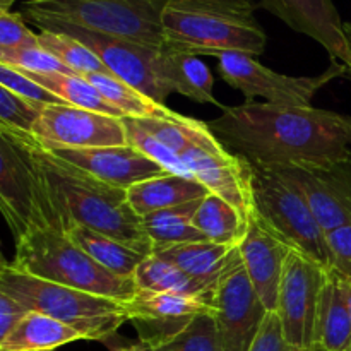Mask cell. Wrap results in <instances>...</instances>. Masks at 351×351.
Wrapping results in <instances>:
<instances>
[{
	"label": "cell",
	"mask_w": 351,
	"mask_h": 351,
	"mask_svg": "<svg viewBox=\"0 0 351 351\" xmlns=\"http://www.w3.org/2000/svg\"><path fill=\"white\" fill-rule=\"evenodd\" d=\"M10 266L41 280L120 302H130L139 293L134 278L103 267L57 230H38L17 240Z\"/></svg>",
	"instance_id": "cell-5"
},
{
	"label": "cell",
	"mask_w": 351,
	"mask_h": 351,
	"mask_svg": "<svg viewBox=\"0 0 351 351\" xmlns=\"http://www.w3.org/2000/svg\"><path fill=\"white\" fill-rule=\"evenodd\" d=\"M156 74L168 93H178L197 103L218 105L215 98V77L211 71L195 55L180 53L163 48L156 62Z\"/></svg>",
	"instance_id": "cell-20"
},
{
	"label": "cell",
	"mask_w": 351,
	"mask_h": 351,
	"mask_svg": "<svg viewBox=\"0 0 351 351\" xmlns=\"http://www.w3.org/2000/svg\"><path fill=\"white\" fill-rule=\"evenodd\" d=\"M29 312V308L24 307L9 293L0 291V339L5 338Z\"/></svg>",
	"instance_id": "cell-39"
},
{
	"label": "cell",
	"mask_w": 351,
	"mask_h": 351,
	"mask_svg": "<svg viewBox=\"0 0 351 351\" xmlns=\"http://www.w3.org/2000/svg\"><path fill=\"white\" fill-rule=\"evenodd\" d=\"M331 269L351 280V225L328 233Z\"/></svg>",
	"instance_id": "cell-38"
},
{
	"label": "cell",
	"mask_w": 351,
	"mask_h": 351,
	"mask_svg": "<svg viewBox=\"0 0 351 351\" xmlns=\"http://www.w3.org/2000/svg\"><path fill=\"white\" fill-rule=\"evenodd\" d=\"M0 65H9L31 74H74L41 45L16 50H0Z\"/></svg>",
	"instance_id": "cell-33"
},
{
	"label": "cell",
	"mask_w": 351,
	"mask_h": 351,
	"mask_svg": "<svg viewBox=\"0 0 351 351\" xmlns=\"http://www.w3.org/2000/svg\"><path fill=\"white\" fill-rule=\"evenodd\" d=\"M0 291L9 293L31 312L50 315L71 326L91 341H106L123 322H129L127 302L21 273L5 261H2L0 267Z\"/></svg>",
	"instance_id": "cell-6"
},
{
	"label": "cell",
	"mask_w": 351,
	"mask_h": 351,
	"mask_svg": "<svg viewBox=\"0 0 351 351\" xmlns=\"http://www.w3.org/2000/svg\"><path fill=\"white\" fill-rule=\"evenodd\" d=\"M314 350L351 351V315L339 274L328 269L317 319L314 328Z\"/></svg>",
	"instance_id": "cell-21"
},
{
	"label": "cell",
	"mask_w": 351,
	"mask_h": 351,
	"mask_svg": "<svg viewBox=\"0 0 351 351\" xmlns=\"http://www.w3.org/2000/svg\"><path fill=\"white\" fill-rule=\"evenodd\" d=\"M211 305L223 351H249L269 311L254 290L240 252L213 288Z\"/></svg>",
	"instance_id": "cell-12"
},
{
	"label": "cell",
	"mask_w": 351,
	"mask_h": 351,
	"mask_svg": "<svg viewBox=\"0 0 351 351\" xmlns=\"http://www.w3.org/2000/svg\"><path fill=\"white\" fill-rule=\"evenodd\" d=\"M65 235L96 263L120 276L134 278L137 266L147 257L146 254L88 226L74 225Z\"/></svg>",
	"instance_id": "cell-26"
},
{
	"label": "cell",
	"mask_w": 351,
	"mask_h": 351,
	"mask_svg": "<svg viewBox=\"0 0 351 351\" xmlns=\"http://www.w3.org/2000/svg\"><path fill=\"white\" fill-rule=\"evenodd\" d=\"M173 153L187 177L201 182L211 194L228 201L247 221L252 204V168L223 146L206 122L182 115Z\"/></svg>",
	"instance_id": "cell-8"
},
{
	"label": "cell",
	"mask_w": 351,
	"mask_h": 351,
	"mask_svg": "<svg viewBox=\"0 0 351 351\" xmlns=\"http://www.w3.org/2000/svg\"><path fill=\"white\" fill-rule=\"evenodd\" d=\"M195 228L216 243H240L245 232V219L239 211L216 194H208L192 219Z\"/></svg>",
	"instance_id": "cell-29"
},
{
	"label": "cell",
	"mask_w": 351,
	"mask_h": 351,
	"mask_svg": "<svg viewBox=\"0 0 351 351\" xmlns=\"http://www.w3.org/2000/svg\"><path fill=\"white\" fill-rule=\"evenodd\" d=\"M36 45H40L38 34L26 26L23 14L12 10L0 12V50H16Z\"/></svg>",
	"instance_id": "cell-36"
},
{
	"label": "cell",
	"mask_w": 351,
	"mask_h": 351,
	"mask_svg": "<svg viewBox=\"0 0 351 351\" xmlns=\"http://www.w3.org/2000/svg\"><path fill=\"white\" fill-rule=\"evenodd\" d=\"M127 319L146 348L161 345L184 331L197 315L213 312L211 298L178 293H139L125 304Z\"/></svg>",
	"instance_id": "cell-16"
},
{
	"label": "cell",
	"mask_w": 351,
	"mask_h": 351,
	"mask_svg": "<svg viewBox=\"0 0 351 351\" xmlns=\"http://www.w3.org/2000/svg\"><path fill=\"white\" fill-rule=\"evenodd\" d=\"M99 93L103 98L115 106L123 117L129 119H171L177 112L168 108L167 105L154 101L153 98L141 93L139 89L132 88L127 82L120 81L110 72H95V74L84 75Z\"/></svg>",
	"instance_id": "cell-27"
},
{
	"label": "cell",
	"mask_w": 351,
	"mask_h": 351,
	"mask_svg": "<svg viewBox=\"0 0 351 351\" xmlns=\"http://www.w3.org/2000/svg\"><path fill=\"white\" fill-rule=\"evenodd\" d=\"M33 151L47 178L51 197L67 223V232L74 225L88 226L146 256L153 254V243L144 232L143 218L129 204L127 189L106 184L69 161L60 160L38 137Z\"/></svg>",
	"instance_id": "cell-2"
},
{
	"label": "cell",
	"mask_w": 351,
	"mask_h": 351,
	"mask_svg": "<svg viewBox=\"0 0 351 351\" xmlns=\"http://www.w3.org/2000/svg\"><path fill=\"white\" fill-rule=\"evenodd\" d=\"M237 252H239V243H216L211 240H201V242L168 247L154 254L177 264L192 280L213 290Z\"/></svg>",
	"instance_id": "cell-22"
},
{
	"label": "cell",
	"mask_w": 351,
	"mask_h": 351,
	"mask_svg": "<svg viewBox=\"0 0 351 351\" xmlns=\"http://www.w3.org/2000/svg\"><path fill=\"white\" fill-rule=\"evenodd\" d=\"M328 269L291 250L285 264L276 314L287 341L300 351L314 350V328Z\"/></svg>",
	"instance_id": "cell-13"
},
{
	"label": "cell",
	"mask_w": 351,
	"mask_h": 351,
	"mask_svg": "<svg viewBox=\"0 0 351 351\" xmlns=\"http://www.w3.org/2000/svg\"><path fill=\"white\" fill-rule=\"evenodd\" d=\"M312 351H319V350H312Z\"/></svg>",
	"instance_id": "cell-45"
},
{
	"label": "cell",
	"mask_w": 351,
	"mask_h": 351,
	"mask_svg": "<svg viewBox=\"0 0 351 351\" xmlns=\"http://www.w3.org/2000/svg\"><path fill=\"white\" fill-rule=\"evenodd\" d=\"M43 146L60 160L69 161L74 167L81 168V170L91 173L93 177L99 178L106 184L115 185V187L130 189L139 182L168 173L161 165H158L156 161L151 160L143 151L130 146V144H127V146L84 147V149L48 146V144H43Z\"/></svg>",
	"instance_id": "cell-18"
},
{
	"label": "cell",
	"mask_w": 351,
	"mask_h": 351,
	"mask_svg": "<svg viewBox=\"0 0 351 351\" xmlns=\"http://www.w3.org/2000/svg\"><path fill=\"white\" fill-rule=\"evenodd\" d=\"M34 26L41 31H55L75 38L86 47L91 48L99 60L105 64L110 74L139 89L154 101L165 105L170 93L165 89L156 74V62L163 48L149 47L125 38L112 36L99 31L86 29L77 24L62 23V21H34Z\"/></svg>",
	"instance_id": "cell-11"
},
{
	"label": "cell",
	"mask_w": 351,
	"mask_h": 351,
	"mask_svg": "<svg viewBox=\"0 0 351 351\" xmlns=\"http://www.w3.org/2000/svg\"><path fill=\"white\" fill-rule=\"evenodd\" d=\"M149 351H223L213 312L201 314L178 335Z\"/></svg>",
	"instance_id": "cell-32"
},
{
	"label": "cell",
	"mask_w": 351,
	"mask_h": 351,
	"mask_svg": "<svg viewBox=\"0 0 351 351\" xmlns=\"http://www.w3.org/2000/svg\"><path fill=\"white\" fill-rule=\"evenodd\" d=\"M339 280H341V287H343V291H345L346 304H348L350 315H351V280L350 278H343V276H339Z\"/></svg>",
	"instance_id": "cell-40"
},
{
	"label": "cell",
	"mask_w": 351,
	"mask_h": 351,
	"mask_svg": "<svg viewBox=\"0 0 351 351\" xmlns=\"http://www.w3.org/2000/svg\"><path fill=\"white\" fill-rule=\"evenodd\" d=\"M41 48L50 51L53 57H57L65 67L71 69L77 75L95 74V72H108L98 55L81 43L75 38L64 33H55V31H40L38 33Z\"/></svg>",
	"instance_id": "cell-31"
},
{
	"label": "cell",
	"mask_w": 351,
	"mask_h": 351,
	"mask_svg": "<svg viewBox=\"0 0 351 351\" xmlns=\"http://www.w3.org/2000/svg\"><path fill=\"white\" fill-rule=\"evenodd\" d=\"M170 0H24L27 21H62L163 48L161 17Z\"/></svg>",
	"instance_id": "cell-7"
},
{
	"label": "cell",
	"mask_w": 351,
	"mask_h": 351,
	"mask_svg": "<svg viewBox=\"0 0 351 351\" xmlns=\"http://www.w3.org/2000/svg\"><path fill=\"white\" fill-rule=\"evenodd\" d=\"M307 199L326 233L351 225V156L326 165L274 168Z\"/></svg>",
	"instance_id": "cell-15"
},
{
	"label": "cell",
	"mask_w": 351,
	"mask_h": 351,
	"mask_svg": "<svg viewBox=\"0 0 351 351\" xmlns=\"http://www.w3.org/2000/svg\"><path fill=\"white\" fill-rule=\"evenodd\" d=\"M223 146L266 168L326 165L351 156L345 115L314 106L247 101L208 123Z\"/></svg>",
	"instance_id": "cell-1"
},
{
	"label": "cell",
	"mask_w": 351,
	"mask_h": 351,
	"mask_svg": "<svg viewBox=\"0 0 351 351\" xmlns=\"http://www.w3.org/2000/svg\"><path fill=\"white\" fill-rule=\"evenodd\" d=\"M345 123H346V130H348V137L351 144V115H345Z\"/></svg>",
	"instance_id": "cell-44"
},
{
	"label": "cell",
	"mask_w": 351,
	"mask_h": 351,
	"mask_svg": "<svg viewBox=\"0 0 351 351\" xmlns=\"http://www.w3.org/2000/svg\"><path fill=\"white\" fill-rule=\"evenodd\" d=\"M34 141L33 132L0 127V209L16 242L38 230L67 233V223L34 156Z\"/></svg>",
	"instance_id": "cell-4"
},
{
	"label": "cell",
	"mask_w": 351,
	"mask_h": 351,
	"mask_svg": "<svg viewBox=\"0 0 351 351\" xmlns=\"http://www.w3.org/2000/svg\"><path fill=\"white\" fill-rule=\"evenodd\" d=\"M0 86L10 89L12 93L29 99V101L38 103V105H67L64 99L58 98L50 89L41 86L40 82L31 79L24 72L9 67V65H0Z\"/></svg>",
	"instance_id": "cell-35"
},
{
	"label": "cell",
	"mask_w": 351,
	"mask_h": 351,
	"mask_svg": "<svg viewBox=\"0 0 351 351\" xmlns=\"http://www.w3.org/2000/svg\"><path fill=\"white\" fill-rule=\"evenodd\" d=\"M24 74L29 75L31 79L40 82V84L45 86L47 89H50L51 93H55V95H57L58 98L64 99L67 105L75 106V108L91 110V112L103 113V115L117 117V119H125L123 113L119 112L113 105H110V103L103 98L101 93H99L88 79L82 77V75L31 74V72H24Z\"/></svg>",
	"instance_id": "cell-30"
},
{
	"label": "cell",
	"mask_w": 351,
	"mask_h": 351,
	"mask_svg": "<svg viewBox=\"0 0 351 351\" xmlns=\"http://www.w3.org/2000/svg\"><path fill=\"white\" fill-rule=\"evenodd\" d=\"M163 48L191 55H261L267 36L254 0H170L161 17Z\"/></svg>",
	"instance_id": "cell-3"
},
{
	"label": "cell",
	"mask_w": 351,
	"mask_h": 351,
	"mask_svg": "<svg viewBox=\"0 0 351 351\" xmlns=\"http://www.w3.org/2000/svg\"><path fill=\"white\" fill-rule=\"evenodd\" d=\"M33 134L40 143L48 146L74 149L129 144L123 119L71 105L47 106L38 119Z\"/></svg>",
	"instance_id": "cell-14"
},
{
	"label": "cell",
	"mask_w": 351,
	"mask_h": 351,
	"mask_svg": "<svg viewBox=\"0 0 351 351\" xmlns=\"http://www.w3.org/2000/svg\"><path fill=\"white\" fill-rule=\"evenodd\" d=\"M252 168V204L264 223L297 252L331 269L328 233L319 225L304 192L274 168Z\"/></svg>",
	"instance_id": "cell-9"
},
{
	"label": "cell",
	"mask_w": 351,
	"mask_h": 351,
	"mask_svg": "<svg viewBox=\"0 0 351 351\" xmlns=\"http://www.w3.org/2000/svg\"><path fill=\"white\" fill-rule=\"evenodd\" d=\"M261 7L280 17L297 33L305 34L326 48L332 60L351 71V48L332 0H259Z\"/></svg>",
	"instance_id": "cell-19"
},
{
	"label": "cell",
	"mask_w": 351,
	"mask_h": 351,
	"mask_svg": "<svg viewBox=\"0 0 351 351\" xmlns=\"http://www.w3.org/2000/svg\"><path fill=\"white\" fill-rule=\"evenodd\" d=\"M208 194L211 192L199 180L175 173L149 178L127 189L129 204L141 218L151 213L161 211V209L197 201Z\"/></svg>",
	"instance_id": "cell-23"
},
{
	"label": "cell",
	"mask_w": 351,
	"mask_h": 351,
	"mask_svg": "<svg viewBox=\"0 0 351 351\" xmlns=\"http://www.w3.org/2000/svg\"><path fill=\"white\" fill-rule=\"evenodd\" d=\"M345 33H346V38H348V43H350V48H351V23H345ZM351 75V71L348 72Z\"/></svg>",
	"instance_id": "cell-43"
},
{
	"label": "cell",
	"mask_w": 351,
	"mask_h": 351,
	"mask_svg": "<svg viewBox=\"0 0 351 351\" xmlns=\"http://www.w3.org/2000/svg\"><path fill=\"white\" fill-rule=\"evenodd\" d=\"M291 250L293 249L261 219L256 209H252L247 216L239 252L254 290L269 312L276 311L281 278Z\"/></svg>",
	"instance_id": "cell-17"
},
{
	"label": "cell",
	"mask_w": 351,
	"mask_h": 351,
	"mask_svg": "<svg viewBox=\"0 0 351 351\" xmlns=\"http://www.w3.org/2000/svg\"><path fill=\"white\" fill-rule=\"evenodd\" d=\"M202 199L143 216L144 232L153 243V254L180 243L208 240L192 223Z\"/></svg>",
	"instance_id": "cell-25"
},
{
	"label": "cell",
	"mask_w": 351,
	"mask_h": 351,
	"mask_svg": "<svg viewBox=\"0 0 351 351\" xmlns=\"http://www.w3.org/2000/svg\"><path fill=\"white\" fill-rule=\"evenodd\" d=\"M249 351H300L295 346H291L287 341L283 332V326H281L280 317L276 312H267L266 319H264L263 326H261L259 332H257L256 339H254L252 346Z\"/></svg>",
	"instance_id": "cell-37"
},
{
	"label": "cell",
	"mask_w": 351,
	"mask_h": 351,
	"mask_svg": "<svg viewBox=\"0 0 351 351\" xmlns=\"http://www.w3.org/2000/svg\"><path fill=\"white\" fill-rule=\"evenodd\" d=\"M113 351H149L144 345L141 343H136V345H125V346H119V348H113Z\"/></svg>",
	"instance_id": "cell-41"
},
{
	"label": "cell",
	"mask_w": 351,
	"mask_h": 351,
	"mask_svg": "<svg viewBox=\"0 0 351 351\" xmlns=\"http://www.w3.org/2000/svg\"><path fill=\"white\" fill-rule=\"evenodd\" d=\"M218 71L223 81L239 89L249 101L263 98L264 103L276 106H312L314 96L332 79L348 74V69L332 60L317 75H287L271 71L252 55L228 51L218 55Z\"/></svg>",
	"instance_id": "cell-10"
},
{
	"label": "cell",
	"mask_w": 351,
	"mask_h": 351,
	"mask_svg": "<svg viewBox=\"0 0 351 351\" xmlns=\"http://www.w3.org/2000/svg\"><path fill=\"white\" fill-rule=\"evenodd\" d=\"M81 339L84 336L71 326L50 315L29 312L5 338L0 339V351H53Z\"/></svg>",
	"instance_id": "cell-24"
},
{
	"label": "cell",
	"mask_w": 351,
	"mask_h": 351,
	"mask_svg": "<svg viewBox=\"0 0 351 351\" xmlns=\"http://www.w3.org/2000/svg\"><path fill=\"white\" fill-rule=\"evenodd\" d=\"M14 2H16V0H0V12L10 10V5H14Z\"/></svg>",
	"instance_id": "cell-42"
},
{
	"label": "cell",
	"mask_w": 351,
	"mask_h": 351,
	"mask_svg": "<svg viewBox=\"0 0 351 351\" xmlns=\"http://www.w3.org/2000/svg\"><path fill=\"white\" fill-rule=\"evenodd\" d=\"M45 108L0 86V127L31 134Z\"/></svg>",
	"instance_id": "cell-34"
},
{
	"label": "cell",
	"mask_w": 351,
	"mask_h": 351,
	"mask_svg": "<svg viewBox=\"0 0 351 351\" xmlns=\"http://www.w3.org/2000/svg\"><path fill=\"white\" fill-rule=\"evenodd\" d=\"M134 281L139 290L151 293H178L208 298H211L213 293L211 288L192 280L177 264L163 259L158 254H151L137 266Z\"/></svg>",
	"instance_id": "cell-28"
}]
</instances>
